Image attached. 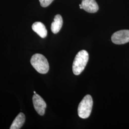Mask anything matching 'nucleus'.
Returning <instances> with one entry per match:
<instances>
[{"label":"nucleus","instance_id":"obj_1","mask_svg":"<svg viewBox=\"0 0 129 129\" xmlns=\"http://www.w3.org/2000/svg\"><path fill=\"white\" fill-rule=\"evenodd\" d=\"M89 55L88 52L85 50L79 51L74 59L72 69L76 75L81 74L88 63Z\"/></svg>","mask_w":129,"mask_h":129},{"label":"nucleus","instance_id":"obj_2","mask_svg":"<svg viewBox=\"0 0 129 129\" xmlns=\"http://www.w3.org/2000/svg\"><path fill=\"white\" fill-rule=\"evenodd\" d=\"M34 69L40 74H46L49 69L48 62L44 55L36 54L33 55L30 60Z\"/></svg>","mask_w":129,"mask_h":129},{"label":"nucleus","instance_id":"obj_3","mask_svg":"<svg viewBox=\"0 0 129 129\" xmlns=\"http://www.w3.org/2000/svg\"><path fill=\"white\" fill-rule=\"evenodd\" d=\"M93 100L90 95L84 97L78 106V115L82 119H87L89 117L92 111Z\"/></svg>","mask_w":129,"mask_h":129},{"label":"nucleus","instance_id":"obj_4","mask_svg":"<svg viewBox=\"0 0 129 129\" xmlns=\"http://www.w3.org/2000/svg\"><path fill=\"white\" fill-rule=\"evenodd\" d=\"M111 40L117 45L124 44L129 42V30H122L114 33L111 37Z\"/></svg>","mask_w":129,"mask_h":129},{"label":"nucleus","instance_id":"obj_5","mask_svg":"<svg viewBox=\"0 0 129 129\" xmlns=\"http://www.w3.org/2000/svg\"><path fill=\"white\" fill-rule=\"evenodd\" d=\"M33 102L35 109L40 115L45 114L46 104L43 99L38 94H34L33 97Z\"/></svg>","mask_w":129,"mask_h":129},{"label":"nucleus","instance_id":"obj_6","mask_svg":"<svg viewBox=\"0 0 129 129\" xmlns=\"http://www.w3.org/2000/svg\"><path fill=\"white\" fill-rule=\"evenodd\" d=\"M79 7L80 9L89 13H95L99 10V6L95 0H82Z\"/></svg>","mask_w":129,"mask_h":129},{"label":"nucleus","instance_id":"obj_7","mask_svg":"<svg viewBox=\"0 0 129 129\" xmlns=\"http://www.w3.org/2000/svg\"><path fill=\"white\" fill-rule=\"evenodd\" d=\"M33 30L36 33L38 36L43 38H44L47 36V30L45 25L41 22H37L33 24Z\"/></svg>","mask_w":129,"mask_h":129},{"label":"nucleus","instance_id":"obj_8","mask_svg":"<svg viewBox=\"0 0 129 129\" xmlns=\"http://www.w3.org/2000/svg\"><path fill=\"white\" fill-rule=\"evenodd\" d=\"M63 25V19L60 14L56 15L53 22L51 24V29L54 34H57L59 32Z\"/></svg>","mask_w":129,"mask_h":129},{"label":"nucleus","instance_id":"obj_9","mask_svg":"<svg viewBox=\"0 0 129 129\" xmlns=\"http://www.w3.org/2000/svg\"><path fill=\"white\" fill-rule=\"evenodd\" d=\"M25 117L23 112H20L14 120L10 129H20L24 123Z\"/></svg>","mask_w":129,"mask_h":129},{"label":"nucleus","instance_id":"obj_10","mask_svg":"<svg viewBox=\"0 0 129 129\" xmlns=\"http://www.w3.org/2000/svg\"><path fill=\"white\" fill-rule=\"evenodd\" d=\"M54 0H39L40 5L43 7H46L51 4Z\"/></svg>","mask_w":129,"mask_h":129},{"label":"nucleus","instance_id":"obj_11","mask_svg":"<svg viewBox=\"0 0 129 129\" xmlns=\"http://www.w3.org/2000/svg\"><path fill=\"white\" fill-rule=\"evenodd\" d=\"M34 94H36V91H34Z\"/></svg>","mask_w":129,"mask_h":129}]
</instances>
